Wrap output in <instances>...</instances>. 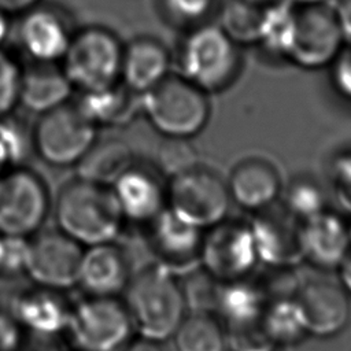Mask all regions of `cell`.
Wrapping results in <instances>:
<instances>
[{
	"label": "cell",
	"mask_w": 351,
	"mask_h": 351,
	"mask_svg": "<svg viewBox=\"0 0 351 351\" xmlns=\"http://www.w3.org/2000/svg\"><path fill=\"white\" fill-rule=\"evenodd\" d=\"M136 336L166 341L186 315V304L178 274L152 261L137 270L121 295Z\"/></svg>",
	"instance_id": "6da1fadb"
},
{
	"label": "cell",
	"mask_w": 351,
	"mask_h": 351,
	"mask_svg": "<svg viewBox=\"0 0 351 351\" xmlns=\"http://www.w3.org/2000/svg\"><path fill=\"white\" fill-rule=\"evenodd\" d=\"M56 229L82 247L117 241L126 229L110 185L75 176L52 200Z\"/></svg>",
	"instance_id": "7a4b0ae2"
},
{
	"label": "cell",
	"mask_w": 351,
	"mask_h": 351,
	"mask_svg": "<svg viewBox=\"0 0 351 351\" xmlns=\"http://www.w3.org/2000/svg\"><path fill=\"white\" fill-rule=\"evenodd\" d=\"M241 66L240 45L211 21L182 32L173 53V71L210 96L230 88Z\"/></svg>",
	"instance_id": "3957f363"
},
{
	"label": "cell",
	"mask_w": 351,
	"mask_h": 351,
	"mask_svg": "<svg viewBox=\"0 0 351 351\" xmlns=\"http://www.w3.org/2000/svg\"><path fill=\"white\" fill-rule=\"evenodd\" d=\"M140 112L163 138L192 140L211 118L210 95L173 71L140 95Z\"/></svg>",
	"instance_id": "277c9868"
},
{
	"label": "cell",
	"mask_w": 351,
	"mask_h": 351,
	"mask_svg": "<svg viewBox=\"0 0 351 351\" xmlns=\"http://www.w3.org/2000/svg\"><path fill=\"white\" fill-rule=\"evenodd\" d=\"M123 43L104 25L77 27L60 62L75 92L104 89L121 81Z\"/></svg>",
	"instance_id": "5b68a950"
},
{
	"label": "cell",
	"mask_w": 351,
	"mask_h": 351,
	"mask_svg": "<svg viewBox=\"0 0 351 351\" xmlns=\"http://www.w3.org/2000/svg\"><path fill=\"white\" fill-rule=\"evenodd\" d=\"M136 336L121 296L73 300L64 341L70 351H121Z\"/></svg>",
	"instance_id": "8992f818"
},
{
	"label": "cell",
	"mask_w": 351,
	"mask_h": 351,
	"mask_svg": "<svg viewBox=\"0 0 351 351\" xmlns=\"http://www.w3.org/2000/svg\"><path fill=\"white\" fill-rule=\"evenodd\" d=\"M230 204L226 180L200 162L167 177V208L196 228L225 221Z\"/></svg>",
	"instance_id": "52a82bcc"
},
{
	"label": "cell",
	"mask_w": 351,
	"mask_h": 351,
	"mask_svg": "<svg viewBox=\"0 0 351 351\" xmlns=\"http://www.w3.org/2000/svg\"><path fill=\"white\" fill-rule=\"evenodd\" d=\"M99 129L70 103L38 115L32 129L33 152L48 166L75 167L97 141Z\"/></svg>",
	"instance_id": "ba28073f"
},
{
	"label": "cell",
	"mask_w": 351,
	"mask_h": 351,
	"mask_svg": "<svg viewBox=\"0 0 351 351\" xmlns=\"http://www.w3.org/2000/svg\"><path fill=\"white\" fill-rule=\"evenodd\" d=\"M344 44L346 40L332 4L328 1L293 3L285 62L303 70L328 69Z\"/></svg>",
	"instance_id": "9c48e42d"
},
{
	"label": "cell",
	"mask_w": 351,
	"mask_h": 351,
	"mask_svg": "<svg viewBox=\"0 0 351 351\" xmlns=\"http://www.w3.org/2000/svg\"><path fill=\"white\" fill-rule=\"evenodd\" d=\"M45 180L26 166L0 176V234L30 237L43 229L52 211Z\"/></svg>",
	"instance_id": "30bf717a"
},
{
	"label": "cell",
	"mask_w": 351,
	"mask_h": 351,
	"mask_svg": "<svg viewBox=\"0 0 351 351\" xmlns=\"http://www.w3.org/2000/svg\"><path fill=\"white\" fill-rule=\"evenodd\" d=\"M258 265L248 221L226 218L204 230L199 266L219 282L248 278Z\"/></svg>",
	"instance_id": "8fae6325"
},
{
	"label": "cell",
	"mask_w": 351,
	"mask_h": 351,
	"mask_svg": "<svg viewBox=\"0 0 351 351\" xmlns=\"http://www.w3.org/2000/svg\"><path fill=\"white\" fill-rule=\"evenodd\" d=\"M18 18L16 43L27 62L60 64L77 30L70 12L43 0Z\"/></svg>",
	"instance_id": "7c38bea8"
},
{
	"label": "cell",
	"mask_w": 351,
	"mask_h": 351,
	"mask_svg": "<svg viewBox=\"0 0 351 351\" xmlns=\"http://www.w3.org/2000/svg\"><path fill=\"white\" fill-rule=\"evenodd\" d=\"M84 247L59 229H41L29 237L25 276L32 284L59 291L77 287Z\"/></svg>",
	"instance_id": "4fadbf2b"
},
{
	"label": "cell",
	"mask_w": 351,
	"mask_h": 351,
	"mask_svg": "<svg viewBox=\"0 0 351 351\" xmlns=\"http://www.w3.org/2000/svg\"><path fill=\"white\" fill-rule=\"evenodd\" d=\"M110 186L126 225L141 229L167 207V177L156 163L136 158Z\"/></svg>",
	"instance_id": "5bb4252c"
},
{
	"label": "cell",
	"mask_w": 351,
	"mask_h": 351,
	"mask_svg": "<svg viewBox=\"0 0 351 351\" xmlns=\"http://www.w3.org/2000/svg\"><path fill=\"white\" fill-rule=\"evenodd\" d=\"M140 230L155 262L178 276L199 267L203 229L188 223L166 207Z\"/></svg>",
	"instance_id": "9a60e30c"
},
{
	"label": "cell",
	"mask_w": 351,
	"mask_h": 351,
	"mask_svg": "<svg viewBox=\"0 0 351 351\" xmlns=\"http://www.w3.org/2000/svg\"><path fill=\"white\" fill-rule=\"evenodd\" d=\"M71 304L66 291L32 284L14 295L10 311L29 337L64 340Z\"/></svg>",
	"instance_id": "2e32d148"
},
{
	"label": "cell",
	"mask_w": 351,
	"mask_h": 351,
	"mask_svg": "<svg viewBox=\"0 0 351 351\" xmlns=\"http://www.w3.org/2000/svg\"><path fill=\"white\" fill-rule=\"evenodd\" d=\"M310 336L328 339L343 332L351 318L350 295L340 282L307 280L295 292Z\"/></svg>",
	"instance_id": "e0dca14e"
},
{
	"label": "cell",
	"mask_w": 351,
	"mask_h": 351,
	"mask_svg": "<svg viewBox=\"0 0 351 351\" xmlns=\"http://www.w3.org/2000/svg\"><path fill=\"white\" fill-rule=\"evenodd\" d=\"M273 207L252 214L248 221L259 263L270 269L293 267L303 262L300 222L284 208L274 211Z\"/></svg>",
	"instance_id": "ac0fdd59"
},
{
	"label": "cell",
	"mask_w": 351,
	"mask_h": 351,
	"mask_svg": "<svg viewBox=\"0 0 351 351\" xmlns=\"http://www.w3.org/2000/svg\"><path fill=\"white\" fill-rule=\"evenodd\" d=\"M270 295L251 277L219 284L214 314L223 324L228 340L259 333V321Z\"/></svg>",
	"instance_id": "d6986e66"
},
{
	"label": "cell",
	"mask_w": 351,
	"mask_h": 351,
	"mask_svg": "<svg viewBox=\"0 0 351 351\" xmlns=\"http://www.w3.org/2000/svg\"><path fill=\"white\" fill-rule=\"evenodd\" d=\"M126 250L117 241L84 247L77 276L82 295L121 296L132 277Z\"/></svg>",
	"instance_id": "ffe728a7"
},
{
	"label": "cell",
	"mask_w": 351,
	"mask_h": 351,
	"mask_svg": "<svg viewBox=\"0 0 351 351\" xmlns=\"http://www.w3.org/2000/svg\"><path fill=\"white\" fill-rule=\"evenodd\" d=\"M232 203L251 214L273 207L282 193V180L273 162L262 156L239 160L226 178Z\"/></svg>",
	"instance_id": "44dd1931"
},
{
	"label": "cell",
	"mask_w": 351,
	"mask_h": 351,
	"mask_svg": "<svg viewBox=\"0 0 351 351\" xmlns=\"http://www.w3.org/2000/svg\"><path fill=\"white\" fill-rule=\"evenodd\" d=\"M302 261L319 270H339L350 254L348 221L326 211L300 222Z\"/></svg>",
	"instance_id": "7402d4cb"
},
{
	"label": "cell",
	"mask_w": 351,
	"mask_h": 351,
	"mask_svg": "<svg viewBox=\"0 0 351 351\" xmlns=\"http://www.w3.org/2000/svg\"><path fill=\"white\" fill-rule=\"evenodd\" d=\"M173 73V52L151 34H138L123 43L121 82L143 95Z\"/></svg>",
	"instance_id": "603a6c76"
},
{
	"label": "cell",
	"mask_w": 351,
	"mask_h": 351,
	"mask_svg": "<svg viewBox=\"0 0 351 351\" xmlns=\"http://www.w3.org/2000/svg\"><path fill=\"white\" fill-rule=\"evenodd\" d=\"M74 88L60 64L30 63L23 66L19 107L43 115L73 100Z\"/></svg>",
	"instance_id": "cb8c5ba5"
},
{
	"label": "cell",
	"mask_w": 351,
	"mask_h": 351,
	"mask_svg": "<svg viewBox=\"0 0 351 351\" xmlns=\"http://www.w3.org/2000/svg\"><path fill=\"white\" fill-rule=\"evenodd\" d=\"M74 103L97 129L128 128L141 117L140 95L121 81L104 89L80 92Z\"/></svg>",
	"instance_id": "d4e9b609"
},
{
	"label": "cell",
	"mask_w": 351,
	"mask_h": 351,
	"mask_svg": "<svg viewBox=\"0 0 351 351\" xmlns=\"http://www.w3.org/2000/svg\"><path fill=\"white\" fill-rule=\"evenodd\" d=\"M259 333L277 348L296 346L310 336L295 295L269 299L259 321Z\"/></svg>",
	"instance_id": "484cf974"
},
{
	"label": "cell",
	"mask_w": 351,
	"mask_h": 351,
	"mask_svg": "<svg viewBox=\"0 0 351 351\" xmlns=\"http://www.w3.org/2000/svg\"><path fill=\"white\" fill-rule=\"evenodd\" d=\"M136 156L132 148L122 140L110 138L97 141L88 151V154L75 166L77 176L104 184L111 185L114 180L134 162Z\"/></svg>",
	"instance_id": "4316f807"
},
{
	"label": "cell",
	"mask_w": 351,
	"mask_h": 351,
	"mask_svg": "<svg viewBox=\"0 0 351 351\" xmlns=\"http://www.w3.org/2000/svg\"><path fill=\"white\" fill-rule=\"evenodd\" d=\"M177 351H226L228 335L213 313L189 311L173 335Z\"/></svg>",
	"instance_id": "83f0119b"
},
{
	"label": "cell",
	"mask_w": 351,
	"mask_h": 351,
	"mask_svg": "<svg viewBox=\"0 0 351 351\" xmlns=\"http://www.w3.org/2000/svg\"><path fill=\"white\" fill-rule=\"evenodd\" d=\"M265 10L248 0H223L217 7V23L240 47L256 45Z\"/></svg>",
	"instance_id": "f1b7e54d"
},
{
	"label": "cell",
	"mask_w": 351,
	"mask_h": 351,
	"mask_svg": "<svg viewBox=\"0 0 351 351\" xmlns=\"http://www.w3.org/2000/svg\"><path fill=\"white\" fill-rule=\"evenodd\" d=\"M282 208L296 221L303 222L329 208L324 186L311 176L299 174L282 188Z\"/></svg>",
	"instance_id": "f546056e"
},
{
	"label": "cell",
	"mask_w": 351,
	"mask_h": 351,
	"mask_svg": "<svg viewBox=\"0 0 351 351\" xmlns=\"http://www.w3.org/2000/svg\"><path fill=\"white\" fill-rule=\"evenodd\" d=\"M217 0H158V10L162 19L181 30H189L202 23L210 22L217 12Z\"/></svg>",
	"instance_id": "4dcf8cb0"
},
{
	"label": "cell",
	"mask_w": 351,
	"mask_h": 351,
	"mask_svg": "<svg viewBox=\"0 0 351 351\" xmlns=\"http://www.w3.org/2000/svg\"><path fill=\"white\" fill-rule=\"evenodd\" d=\"M181 280L184 299L188 311L213 313L215 310L219 281L206 273L200 266L186 271Z\"/></svg>",
	"instance_id": "1f68e13d"
},
{
	"label": "cell",
	"mask_w": 351,
	"mask_h": 351,
	"mask_svg": "<svg viewBox=\"0 0 351 351\" xmlns=\"http://www.w3.org/2000/svg\"><path fill=\"white\" fill-rule=\"evenodd\" d=\"M10 117L0 119V167L8 170L22 166L26 155L33 151L32 132Z\"/></svg>",
	"instance_id": "d6a6232c"
},
{
	"label": "cell",
	"mask_w": 351,
	"mask_h": 351,
	"mask_svg": "<svg viewBox=\"0 0 351 351\" xmlns=\"http://www.w3.org/2000/svg\"><path fill=\"white\" fill-rule=\"evenodd\" d=\"M23 66L5 48L0 49V119L10 117L19 107Z\"/></svg>",
	"instance_id": "836d02e7"
},
{
	"label": "cell",
	"mask_w": 351,
	"mask_h": 351,
	"mask_svg": "<svg viewBox=\"0 0 351 351\" xmlns=\"http://www.w3.org/2000/svg\"><path fill=\"white\" fill-rule=\"evenodd\" d=\"M328 174L337 200L351 214V144L333 154Z\"/></svg>",
	"instance_id": "e575fe53"
},
{
	"label": "cell",
	"mask_w": 351,
	"mask_h": 351,
	"mask_svg": "<svg viewBox=\"0 0 351 351\" xmlns=\"http://www.w3.org/2000/svg\"><path fill=\"white\" fill-rule=\"evenodd\" d=\"M29 237L0 236V277L25 274L27 262Z\"/></svg>",
	"instance_id": "d590c367"
},
{
	"label": "cell",
	"mask_w": 351,
	"mask_h": 351,
	"mask_svg": "<svg viewBox=\"0 0 351 351\" xmlns=\"http://www.w3.org/2000/svg\"><path fill=\"white\" fill-rule=\"evenodd\" d=\"M189 141L191 140L165 138V143L159 152L160 160L159 163H156V166L166 177H170L174 173L197 163L196 151Z\"/></svg>",
	"instance_id": "8d00e7d4"
},
{
	"label": "cell",
	"mask_w": 351,
	"mask_h": 351,
	"mask_svg": "<svg viewBox=\"0 0 351 351\" xmlns=\"http://www.w3.org/2000/svg\"><path fill=\"white\" fill-rule=\"evenodd\" d=\"M328 69L329 81L336 95L351 101V43L343 45Z\"/></svg>",
	"instance_id": "74e56055"
},
{
	"label": "cell",
	"mask_w": 351,
	"mask_h": 351,
	"mask_svg": "<svg viewBox=\"0 0 351 351\" xmlns=\"http://www.w3.org/2000/svg\"><path fill=\"white\" fill-rule=\"evenodd\" d=\"M27 333L10 311L0 307V351H23Z\"/></svg>",
	"instance_id": "f35d334b"
},
{
	"label": "cell",
	"mask_w": 351,
	"mask_h": 351,
	"mask_svg": "<svg viewBox=\"0 0 351 351\" xmlns=\"http://www.w3.org/2000/svg\"><path fill=\"white\" fill-rule=\"evenodd\" d=\"M333 8L346 43H351V0H336Z\"/></svg>",
	"instance_id": "ab89813d"
},
{
	"label": "cell",
	"mask_w": 351,
	"mask_h": 351,
	"mask_svg": "<svg viewBox=\"0 0 351 351\" xmlns=\"http://www.w3.org/2000/svg\"><path fill=\"white\" fill-rule=\"evenodd\" d=\"M43 0H0V11L8 16H19Z\"/></svg>",
	"instance_id": "60d3db41"
},
{
	"label": "cell",
	"mask_w": 351,
	"mask_h": 351,
	"mask_svg": "<svg viewBox=\"0 0 351 351\" xmlns=\"http://www.w3.org/2000/svg\"><path fill=\"white\" fill-rule=\"evenodd\" d=\"M232 350L233 351H280L281 348H277L269 344L262 336H258L232 347Z\"/></svg>",
	"instance_id": "b9f144b4"
},
{
	"label": "cell",
	"mask_w": 351,
	"mask_h": 351,
	"mask_svg": "<svg viewBox=\"0 0 351 351\" xmlns=\"http://www.w3.org/2000/svg\"><path fill=\"white\" fill-rule=\"evenodd\" d=\"M121 351H163L160 343L134 336Z\"/></svg>",
	"instance_id": "7bdbcfd3"
},
{
	"label": "cell",
	"mask_w": 351,
	"mask_h": 351,
	"mask_svg": "<svg viewBox=\"0 0 351 351\" xmlns=\"http://www.w3.org/2000/svg\"><path fill=\"white\" fill-rule=\"evenodd\" d=\"M337 271L340 276V284L344 287V289L351 298V255L346 258V261L341 263Z\"/></svg>",
	"instance_id": "ee69618b"
},
{
	"label": "cell",
	"mask_w": 351,
	"mask_h": 351,
	"mask_svg": "<svg viewBox=\"0 0 351 351\" xmlns=\"http://www.w3.org/2000/svg\"><path fill=\"white\" fill-rule=\"evenodd\" d=\"M11 19H12L11 16H8L3 11H0V49L4 48V44L10 37V33L12 29Z\"/></svg>",
	"instance_id": "f6af8a7d"
},
{
	"label": "cell",
	"mask_w": 351,
	"mask_h": 351,
	"mask_svg": "<svg viewBox=\"0 0 351 351\" xmlns=\"http://www.w3.org/2000/svg\"><path fill=\"white\" fill-rule=\"evenodd\" d=\"M248 1H251V3H254V4H256V5H259V7L267 8V7L276 4V3H278V1H281V0H248Z\"/></svg>",
	"instance_id": "bcb514c9"
},
{
	"label": "cell",
	"mask_w": 351,
	"mask_h": 351,
	"mask_svg": "<svg viewBox=\"0 0 351 351\" xmlns=\"http://www.w3.org/2000/svg\"><path fill=\"white\" fill-rule=\"evenodd\" d=\"M291 1L298 3V4H307V3H324L328 0H291Z\"/></svg>",
	"instance_id": "7dc6e473"
},
{
	"label": "cell",
	"mask_w": 351,
	"mask_h": 351,
	"mask_svg": "<svg viewBox=\"0 0 351 351\" xmlns=\"http://www.w3.org/2000/svg\"><path fill=\"white\" fill-rule=\"evenodd\" d=\"M347 221H348V236H350V254L348 255H351V217L347 218Z\"/></svg>",
	"instance_id": "c3c4849f"
},
{
	"label": "cell",
	"mask_w": 351,
	"mask_h": 351,
	"mask_svg": "<svg viewBox=\"0 0 351 351\" xmlns=\"http://www.w3.org/2000/svg\"><path fill=\"white\" fill-rule=\"evenodd\" d=\"M0 236H1V234H0Z\"/></svg>",
	"instance_id": "681fc988"
}]
</instances>
